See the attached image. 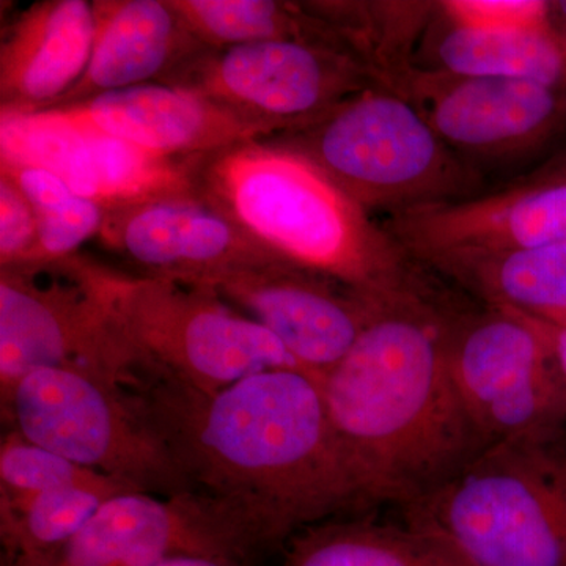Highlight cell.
<instances>
[{"label":"cell","mask_w":566,"mask_h":566,"mask_svg":"<svg viewBox=\"0 0 566 566\" xmlns=\"http://www.w3.org/2000/svg\"><path fill=\"white\" fill-rule=\"evenodd\" d=\"M96 240L129 273L193 285L275 256L197 197L112 208Z\"/></svg>","instance_id":"15"},{"label":"cell","mask_w":566,"mask_h":566,"mask_svg":"<svg viewBox=\"0 0 566 566\" xmlns=\"http://www.w3.org/2000/svg\"><path fill=\"white\" fill-rule=\"evenodd\" d=\"M545 324V323H543ZM547 342H549L551 356L562 386L566 389V324L565 326H549L545 324Z\"/></svg>","instance_id":"29"},{"label":"cell","mask_w":566,"mask_h":566,"mask_svg":"<svg viewBox=\"0 0 566 566\" xmlns=\"http://www.w3.org/2000/svg\"><path fill=\"white\" fill-rule=\"evenodd\" d=\"M0 495L10 499L29 497L62 488H88L109 497L140 493L123 480L73 463L10 430L3 434L0 444Z\"/></svg>","instance_id":"26"},{"label":"cell","mask_w":566,"mask_h":566,"mask_svg":"<svg viewBox=\"0 0 566 566\" xmlns=\"http://www.w3.org/2000/svg\"><path fill=\"white\" fill-rule=\"evenodd\" d=\"M202 286L262 324L301 367L322 378L353 348L378 303L279 256Z\"/></svg>","instance_id":"13"},{"label":"cell","mask_w":566,"mask_h":566,"mask_svg":"<svg viewBox=\"0 0 566 566\" xmlns=\"http://www.w3.org/2000/svg\"><path fill=\"white\" fill-rule=\"evenodd\" d=\"M546 438L488 447L403 506V521L463 566H566V475Z\"/></svg>","instance_id":"5"},{"label":"cell","mask_w":566,"mask_h":566,"mask_svg":"<svg viewBox=\"0 0 566 566\" xmlns=\"http://www.w3.org/2000/svg\"><path fill=\"white\" fill-rule=\"evenodd\" d=\"M115 381L189 491L240 528L256 553L364 510L327 416L322 376L273 368L203 392L132 359Z\"/></svg>","instance_id":"1"},{"label":"cell","mask_w":566,"mask_h":566,"mask_svg":"<svg viewBox=\"0 0 566 566\" xmlns=\"http://www.w3.org/2000/svg\"><path fill=\"white\" fill-rule=\"evenodd\" d=\"M436 9L450 24L474 31H531L554 21L551 3L539 0H444Z\"/></svg>","instance_id":"27"},{"label":"cell","mask_w":566,"mask_h":566,"mask_svg":"<svg viewBox=\"0 0 566 566\" xmlns=\"http://www.w3.org/2000/svg\"><path fill=\"white\" fill-rule=\"evenodd\" d=\"M39 248V219L28 197L0 174V266L31 262Z\"/></svg>","instance_id":"28"},{"label":"cell","mask_w":566,"mask_h":566,"mask_svg":"<svg viewBox=\"0 0 566 566\" xmlns=\"http://www.w3.org/2000/svg\"><path fill=\"white\" fill-rule=\"evenodd\" d=\"M178 556H259L243 532L196 494L107 499L65 546L17 566H155Z\"/></svg>","instance_id":"14"},{"label":"cell","mask_w":566,"mask_h":566,"mask_svg":"<svg viewBox=\"0 0 566 566\" xmlns=\"http://www.w3.org/2000/svg\"><path fill=\"white\" fill-rule=\"evenodd\" d=\"M0 158L50 170L106 210L197 197L192 159L151 155L59 109L0 111Z\"/></svg>","instance_id":"11"},{"label":"cell","mask_w":566,"mask_h":566,"mask_svg":"<svg viewBox=\"0 0 566 566\" xmlns=\"http://www.w3.org/2000/svg\"><path fill=\"white\" fill-rule=\"evenodd\" d=\"M193 191L279 259L364 296L427 292L423 268L315 164L266 140L191 163Z\"/></svg>","instance_id":"3"},{"label":"cell","mask_w":566,"mask_h":566,"mask_svg":"<svg viewBox=\"0 0 566 566\" xmlns=\"http://www.w3.org/2000/svg\"><path fill=\"white\" fill-rule=\"evenodd\" d=\"M480 304L549 326L566 324V244L501 251H446L417 260Z\"/></svg>","instance_id":"20"},{"label":"cell","mask_w":566,"mask_h":566,"mask_svg":"<svg viewBox=\"0 0 566 566\" xmlns=\"http://www.w3.org/2000/svg\"><path fill=\"white\" fill-rule=\"evenodd\" d=\"M387 87L472 166L527 155L566 128V93L536 82L408 66Z\"/></svg>","instance_id":"12"},{"label":"cell","mask_w":566,"mask_h":566,"mask_svg":"<svg viewBox=\"0 0 566 566\" xmlns=\"http://www.w3.org/2000/svg\"><path fill=\"white\" fill-rule=\"evenodd\" d=\"M172 6L192 35L208 50L290 40L345 50L329 22L316 14L307 2L172 0Z\"/></svg>","instance_id":"23"},{"label":"cell","mask_w":566,"mask_h":566,"mask_svg":"<svg viewBox=\"0 0 566 566\" xmlns=\"http://www.w3.org/2000/svg\"><path fill=\"white\" fill-rule=\"evenodd\" d=\"M0 401L9 430L33 444L123 480L140 493L192 494L107 371L84 365L39 368Z\"/></svg>","instance_id":"7"},{"label":"cell","mask_w":566,"mask_h":566,"mask_svg":"<svg viewBox=\"0 0 566 566\" xmlns=\"http://www.w3.org/2000/svg\"><path fill=\"white\" fill-rule=\"evenodd\" d=\"M91 61L77 84L52 106H71L123 88L164 84L208 50L172 0H95Z\"/></svg>","instance_id":"18"},{"label":"cell","mask_w":566,"mask_h":566,"mask_svg":"<svg viewBox=\"0 0 566 566\" xmlns=\"http://www.w3.org/2000/svg\"><path fill=\"white\" fill-rule=\"evenodd\" d=\"M164 84L199 93L268 137L303 128L349 96L382 85L352 52L294 40L205 50Z\"/></svg>","instance_id":"10"},{"label":"cell","mask_w":566,"mask_h":566,"mask_svg":"<svg viewBox=\"0 0 566 566\" xmlns=\"http://www.w3.org/2000/svg\"><path fill=\"white\" fill-rule=\"evenodd\" d=\"M155 566H253V562L234 557L178 556L167 558V560Z\"/></svg>","instance_id":"30"},{"label":"cell","mask_w":566,"mask_h":566,"mask_svg":"<svg viewBox=\"0 0 566 566\" xmlns=\"http://www.w3.org/2000/svg\"><path fill=\"white\" fill-rule=\"evenodd\" d=\"M283 566H463L434 538L401 524L364 517L323 521L285 545Z\"/></svg>","instance_id":"22"},{"label":"cell","mask_w":566,"mask_h":566,"mask_svg":"<svg viewBox=\"0 0 566 566\" xmlns=\"http://www.w3.org/2000/svg\"><path fill=\"white\" fill-rule=\"evenodd\" d=\"M447 308L433 289L381 297L353 348L323 375L364 509H403L488 449L450 378Z\"/></svg>","instance_id":"2"},{"label":"cell","mask_w":566,"mask_h":566,"mask_svg":"<svg viewBox=\"0 0 566 566\" xmlns=\"http://www.w3.org/2000/svg\"><path fill=\"white\" fill-rule=\"evenodd\" d=\"M553 172L566 175V159L564 164H560V166H557L556 169H553Z\"/></svg>","instance_id":"32"},{"label":"cell","mask_w":566,"mask_h":566,"mask_svg":"<svg viewBox=\"0 0 566 566\" xmlns=\"http://www.w3.org/2000/svg\"><path fill=\"white\" fill-rule=\"evenodd\" d=\"M57 109L140 150L169 159L199 158L268 137L264 129L199 93L166 84L103 93Z\"/></svg>","instance_id":"17"},{"label":"cell","mask_w":566,"mask_h":566,"mask_svg":"<svg viewBox=\"0 0 566 566\" xmlns=\"http://www.w3.org/2000/svg\"><path fill=\"white\" fill-rule=\"evenodd\" d=\"M446 356L465 416L486 447L546 438L564 386L545 324L490 305L449 304Z\"/></svg>","instance_id":"8"},{"label":"cell","mask_w":566,"mask_h":566,"mask_svg":"<svg viewBox=\"0 0 566 566\" xmlns=\"http://www.w3.org/2000/svg\"><path fill=\"white\" fill-rule=\"evenodd\" d=\"M379 223L416 262L446 251L566 244V175L551 170L460 202L394 212Z\"/></svg>","instance_id":"16"},{"label":"cell","mask_w":566,"mask_h":566,"mask_svg":"<svg viewBox=\"0 0 566 566\" xmlns=\"http://www.w3.org/2000/svg\"><path fill=\"white\" fill-rule=\"evenodd\" d=\"M551 7H553V17L566 22V0L565 2L551 3Z\"/></svg>","instance_id":"31"},{"label":"cell","mask_w":566,"mask_h":566,"mask_svg":"<svg viewBox=\"0 0 566 566\" xmlns=\"http://www.w3.org/2000/svg\"><path fill=\"white\" fill-rule=\"evenodd\" d=\"M107 499L88 488H62L20 499L0 495L7 556L18 562L50 556L80 534Z\"/></svg>","instance_id":"24"},{"label":"cell","mask_w":566,"mask_h":566,"mask_svg":"<svg viewBox=\"0 0 566 566\" xmlns=\"http://www.w3.org/2000/svg\"><path fill=\"white\" fill-rule=\"evenodd\" d=\"M95 10L87 0H41L3 29L0 111H46L81 80L91 61Z\"/></svg>","instance_id":"19"},{"label":"cell","mask_w":566,"mask_h":566,"mask_svg":"<svg viewBox=\"0 0 566 566\" xmlns=\"http://www.w3.org/2000/svg\"><path fill=\"white\" fill-rule=\"evenodd\" d=\"M92 270L132 359L193 389L214 392L273 368L307 371L262 324L208 286L134 274L95 259Z\"/></svg>","instance_id":"6"},{"label":"cell","mask_w":566,"mask_h":566,"mask_svg":"<svg viewBox=\"0 0 566 566\" xmlns=\"http://www.w3.org/2000/svg\"><path fill=\"white\" fill-rule=\"evenodd\" d=\"M2 566H17V564H14L13 558L7 556V558H2Z\"/></svg>","instance_id":"33"},{"label":"cell","mask_w":566,"mask_h":566,"mask_svg":"<svg viewBox=\"0 0 566 566\" xmlns=\"http://www.w3.org/2000/svg\"><path fill=\"white\" fill-rule=\"evenodd\" d=\"M409 66L464 76L536 82L566 93V33L556 22L517 32H486L450 24L433 9Z\"/></svg>","instance_id":"21"},{"label":"cell","mask_w":566,"mask_h":566,"mask_svg":"<svg viewBox=\"0 0 566 566\" xmlns=\"http://www.w3.org/2000/svg\"><path fill=\"white\" fill-rule=\"evenodd\" d=\"M0 174L28 197L39 219V248L31 262L76 255L82 244L98 237L106 208L74 192L57 175L6 158H0Z\"/></svg>","instance_id":"25"},{"label":"cell","mask_w":566,"mask_h":566,"mask_svg":"<svg viewBox=\"0 0 566 566\" xmlns=\"http://www.w3.org/2000/svg\"><path fill=\"white\" fill-rule=\"evenodd\" d=\"M263 140L315 164L368 214L460 202L485 189L480 170L386 85L349 96L303 128Z\"/></svg>","instance_id":"4"},{"label":"cell","mask_w":566,"mask_h":566,"mask_svg":"<svg viewBox=\"0 0 566 566\" xmlns=\"http://www.w3.org/2000/svg\"><path fill=\"white\" fill-rule=\"evenodd\" d=\"M129 359L91 256L0 266V400L39 368L84 365L117 376Z\"/></svg>","instance_id":"9"}]
</instances>
